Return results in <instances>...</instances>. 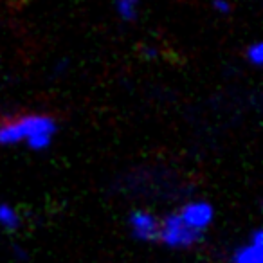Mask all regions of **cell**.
Instances as JSON below:
<instances>
[{
    "mask_svg": "<svg viewBox=\"0 0 263 263\" xmlns=\"http://www.w3.org/2000/svg\"><path fill=\"white\" fill-rule=\"evenodd\" d=\"M58 132V123L54 117L44 114H29V116L16 117V119L0 123V146H11L38 134H51Z\"/></svg>",
    "mask_w": 263,
    "mask_h": 263,
    "instance_id": "1",
    "label": "cell"
},
{
    "mask_svg": "<svg viewBox=\"0 0 263 263\" xmlns=\"http://www.w3.org/2000/svg\"><path fill=\"white\" fill-rule=\"evenodd\" d=\"M204 238V231L187 226L179 213H172L164 220H161V233L159 241L172 249H187L198 243Z\"/></svg>",
    "mask_w": 263,
    "mask_h": 263,
    "instance_id": "2",
    "label": "cell"
},
{
    "mask_svg": "<svg viewBox=\"0 0 263 263\" xmlns=\"http://www.w3.org/2000/svg\"><path fill=\"white\" fill-rule=\"evenodd\" d=\"M132 236L139 241H159V233H161V220L150 211H132L128 216Z\"/></svg>",
    "mask_w": 263,
    "mask_h": 263,
    "instance_id": "3",
    "label": "cell"
},
{
    "mask_svg": "<svg viewBox=\"0 0 263 263\" xmlns=\"http://www.w3.org/2000/svg\"><path fill=\"white\" fill-rule=\"evenodd\" d=\"M179 215L182 216V220L187 226L195 227L198 231H204L205 227H209V223L213 222L215 216V209L209 202L198 200V202H190L179 211Z\"/></svg>",
    "mask_w": 263,
    "mask_h": 263,
    "instance_id": "4",
    "label": "cell"
},
{
    "mask_svg": "<svg viewBox=\"0 0 263 263\" xmlns=\"http://www.w3.org/2000/svg\"><path fill=\"white\" fill-rule=\"evenodd\" d=\"M263 261V233L254 231L249 245H241L233 254V263H261Z\"/></svg>",
    "mask_w": 263,
    "mask_h": 263,
    "instance_id": "5",
    "label": "cell"
},
{
    "mask_svg": "<svg viewBox=\"0 0 263 263\" xmlns=\"http://www.w3.org/2000/svg\"><path fill=\"white\" fill-rule=\"evenodd\" d=\"M139 6L141 0H116V11L124 22H134L137 18Z\"/></svg>",
    "mask_w": 263,
    "mask_h": 263,
    "instance_id": "6",
    "label": "cell"
},
{
    "mask_svg": "<svg viewBox=\"0 0 263 263\" xmlns=\"http://www.w3.org/2000/svg\"><path fill=\"white\" fill-rule=\"evenodd\" d=\"M22 223L18 213L8 204H0V226L8 231H16Z\"/></svg>",
    "mask_w": 263,
    "mask_h": 263,
    "instance_id": "7",
    "label": "cell"
},
{
    "mask_svg": "<svg viewBox=\"0 0 263 263\" xmlns=\"http://www.w3.org/2000/svg\"><path fill=\"white\" fill-rule=\"evenodd\" d=\"M52 137L51 134H38V136H33L27 139V146L34 152H40V150H45V148L51 146L52 143Z\"/></svg>",
    "mask_w": 263,
    "mask_h": 263,
    "instance_id": "8",
    "label": "cell"
},
{
    "mask_svg": "<svg viewBox=\"0 0 263 263\" xmlns=\"http://www.w3.org/2000/svg\"><path fill=\"white\" fill-rule=\"evenodd\" d=\"M247 60L252 63V65H261V62H263V44L261 42H256V44L249 45Z\"/></svg>",
    "mask_w": 263,
    "mask_h": 263,
    "instance_id": "9",
    "label": "cell"
},
{
    "mask_svg": "<svg viewBox=\"0 0 263 263\" xmlns=\"http://www.w3.org/2000/svg\"><path fill=\"white\" fill-rule=\"evenodd\" d=\"M213 8L216 13H222V15H227L231 11V4L227 0H213Z\"/></svg>",
    "mask_w": 263,
    "mask_h": 263,
    "instance_id": "10",
    "label": "cell"
},
{
    "mask_svg": "<svg viewBox=\"0 0 263 263\" xmlns=\"http://www.w3.org/2000/svg\"><path fill=\"white\" fill-rule=\"evenodd\" d=\"M13 251H15V256H16V258H18V256H20V259H26V258H27V254H26V252H24L20 247H18V249L15 247V249H13Z\"/></svg>",
    "mask_w": 263,
    "mask_h": 263,
    "instance_id": "11",
    "label": "cell"
}]
</instances>
